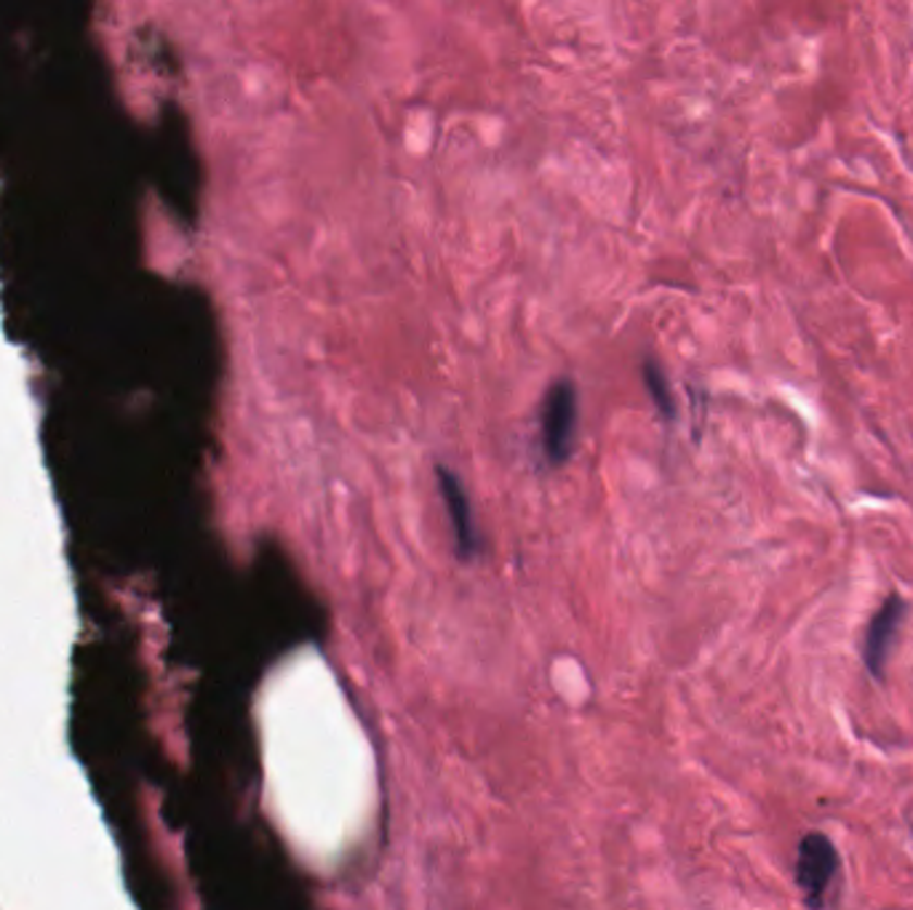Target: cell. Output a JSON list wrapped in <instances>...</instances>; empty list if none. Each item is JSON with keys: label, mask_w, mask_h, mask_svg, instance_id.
Listing matches in <instances>:
<instances>
[{"label": "cell", "mask_w": 913, "mask_h": 910, "mask_svg": "<svg viewBox=\"0 0 913 910\" xmlns=\"http://www.w3.org/2000/svg\"><path fill=\"white\" fill-rule=\"evenodd\" d=\"M577 433V387L572 379L550 385L542 401V446L553 465L570 460Z\"/></svg>", "instance_id": "obj_2"}, {"label": "cell", "mask_w": 913, "mask_h": 910, "mask_svg": "<svg viewBox=\"0 0 913 910\" xmlns=\"http://www.w3.org/2000/svg\"><path fill=\"white\" fill-rule=\"evenodd\" d=\"M905 612H909V607H905L903 596H900V593H889L887 601L879 607V612L871 616L868 633H865L863 644V662L874 678H884L889 651H892L895 638H898L900 625H903L905 620Z\"/></svg>", "instance_id": "obj_3"}, {"label": "cell", "mask_w": 913, "mask_h": 910, "mask_svg": "<svg viewBox=\"0 0 913 910\" xmlns=\"http://www.w3.org/2000/svg\"><path fill=\"white\" fill-rule=\"evenodd\" d=\"M643 374H647V387L649 392H652L654 403H658L660 409L665 411V414H673V401H671V387L668 382H665L663 372H660L654 363H647V369H643Z\"/></svg>", "instance_id": "obj_5"}, {"label": "cell", "mask_w": 913, "mask_h": 910, "mask_svg": "<svg viewBox=\"0 0 913 910\" xmlns=\"http://www.w3.org/2000/svg\"><path fill=\"white\" fill-rule=\"evenodd\" d=\"M436 478L438 491H441L443 504H447L449 524H452L454 532L456 553L462 558H473L478 553V548H481V539H478V528L476 521H473V508L471 499H467L465 486H462V481L456 478L452 470L443 465L436 468Z\"/></svg>", "instance_id": "obj_4"}, {"label": "cell", "mask_w": 913, "mask_h": 910, "mask_svg": "<svg viewBox=\"0 0 913 910\" xmlns=\"http://www.w3.org/2000/svg\"><path fill=\"white\" fill-rule=\"evenodd\" d=\"M841 857L834 842L825 833H806L796 855V884L804 892V902L810 908L828 906L830 886L839 878Z\"/></svg>", "instance_id": "obj_1"}]
</instances>
